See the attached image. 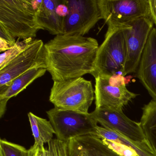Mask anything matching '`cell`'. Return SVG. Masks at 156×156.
I'll use <instances>...</instances> for the list:
<instances>
[{
  "mask_svg": "<svg viewBox=\"0 0 156 156\" xmlns=\"http://www.w3.org/2000/svg\"><path fill=\"white\" fill-rule=\"evenodd\" d=\"M98 41L79 35H56L44 44L47 71L55 81L94 76L99 48Z\"/></svg>",
  "mask_w": 156,
  "mask_h": 156,
  "instance_id": "obj_1",
  "label": "cell"
},
{
  "mask_svg": "<svg viewBox=\"0 0 156 156\" xmlns=\"http://www.w3.org/2000/svg\"><path fill=\"white\" fill-rule=\"evenodd\" d=\"M41 1L0 0V24L14 38L27 40L43 30L37 20L36 10Z\"/></svg>",
  "mask_w": 156,
  "mask_h": 156,
  "instance_id": "obj_2",
  "label": "cell"
},
{
  "mask_svg": "<svg viewBox=\"0 0 156 156\" xmlns=\"http://www.w3.org/2000/svg\"><path fill=\"white\" fill-rule=\"evenodd\" d=\"M129 27L108 26L98 51L94 77L123 76L127 55L126 33Z\"/></svg>",
  "mask_w": 156,
  "mask_h": 156,
  "instance_id": "obj_3",
  "label": "cell"
},
{
  "mask_svg": "<svg viewBox=\"0 0 156 156\" xmlns=\"http://www.w3.org/2000/svg\"><path fill=\"white\" fill-rule=\"evenodd\" d=\"M94 95L92 82L81 77L54 82L49 100L59 109L87 114Z\"/></svg>",
  "mask_w": 156,
  "mask_h": 156,
  "instance_id": "obj_4",
  "label": "cell"
},
{
  "mask_svg": "<svg viewBox=\"0 0 156 156\" xmlns=\"http://www.w3.org/2000/svg\"><path fill=\"white\" fill-rule=\"evenodd\" d=\"M57 139L67 142L75 138L92 135L98 126L91 113H79L54 107L46 112Z\"/></svg>",
  "mask_w": 156,
  "mask_h": 156,
  "instance_id": "obj_5",
  "label": "cell"
},
{
  "mask_svg": "<svg viewBox=\"0 0 156 156\" xmlns=\"http://www.w3.org/2000/svg\"><path fill=\"white\" fill-rule=\"evenodd\" d=\"M101 18L108 26L127 25L150 17L148 0H98Z\"/></svg>",
  "mask_w": 156,
  "mask_h": 156,
  "instance_id": "obj_6",
  "label": "cell"
},
{
  "mask_svg": "<svg viewBox=\"0 0 156 156\" xmlns=\"http://www.w3.org/2000/svg\"><path fill=\"white\" fill-rule=\"evenodd\" d=\"M69 13L63 34L84 36L102 20L98 0H66Z\"/></svg>",
  "mask_w": 156,
  "mask_h": 156,
  "instance_id": "obj_7",
  "label": "cell"
},
{
  "mask_svg": "<svg viewBox=\"0 0 156 156\" xmlns=\"http://www.w3.org/2000/svg\"><path fill=\"white\" fill-rule=\"evenodd\" d=\"M44 44L42 40L33 41L21 53L0 70V92L30 69L37 66L46 68Z\"/></svg>",
  "mask_w": 156,
  "mask_h": 156,
  "instance_id": "obj_8",
  "label": "cell"
},
{
  "mask_svg": "<svg viewBox=\"0 0 156 156\" xmlns=\"http://www.w3.org/2000/svg\"><path fill=\"white\" fill-rule=\"evenodd\" d=\"M128 24L129 27L126 33L127 55L124 76L136 72L154 23L149 17H143Z\"/></svg>",
  "mask_w": 156,
  "mask_h": 156,
  "instance_id": "obj_9",
  "label": "cell"
},
{
  "mask_svg": "<svg viewBox=\"0 0 156 156\" xmlns=\"http://www.w3.org/2000/svg\"><path fill=\"white\" fill-rule=\"evenodd\" d=\"M91 114L93 118L103 127L113 130L132 141L148 142L139 123L127 117L123 110L95 108Z\"/></svg>",
  "mask_w": 156,
  "mask_h": 156,
  "instance_id": "obj_10",
  "label": "cell"
},
{
  "mask_svg": "<svg viewBox=\"0 0 156 156\" xmlns=\"http://www.w3.org/2000/svg\"><path fill=\"white\" fill-rule=\"evenodd\" d=\"M95 108L123 110V108L138 95L128 90L126 85L117 86L111 83L107 76L95 77Z\"/></svg>",
  "mask_w": 156,
  "mask_h": 156,
  "instance_id": "obj_11",
  "label": "cell"
},
{
  "mask_svg": "<svg viewBox=\"0 0 156 156\" xmlns=\"http://www.w3.org/2000/svg\"><path fill=\"white\" fill-rule=\"evenodd\" d=\"M136 73L151 96L156 99V28L150 34Z\"/></svg>",
  "mask_w": 156,
  "mask_h": 156,
  "instance_id": "obj_12",
  "label": "cell"
},
{
  "mask_svg": "<svg viewBox=\"0 0 156 156\" xmlns=\"http://www.w3.org/2000/svg\"><path fill=\"white\" fill-rule=\"evenodd\" d=\"M67 144L68 156H121L91 135L73 139Z\"/></svg>",
  "mask_w": 156,
  "mask_h": 156,
  "instance_id": "obj_13",
  "label": "cell"
},
{
  "mask_svg": "<svg viewBox=\"0 0 156 156\" xmlns=\"http://www.w3.org/2000/svg\"><path fill=\"white\" fill-rule=\"evenodd\" d=\"M59 0H42L36 10L37 20L43 30L52 35L63 34L65 19L57 12Z\"/></svg>",
  "mask_w": 156,
  "mask_h": 156,
  "instance_id": "obj_14",
  "label": "cell"
},
{
  "mask_svg": "<svg viewBox=\"0 0 156 156\" xmlns=\"http://www.w3.org/2000/svg\"><path fill=\"white\" fill-rule=\"evenodd\" d=\"M46 71L45 67H34L15 78L6 89L0 92V117L5 114L7 103L11 98L18 95L34 81L44 75Z\"/></svg>",
  "mask_w": 156,
  "mask_h": 156,
  "instance_id": "obj_15",
  "label": "cell"
},
{
  "mask_svg": "<svg viewBox=\"0 0 156 156\" xmlns=\"http://www.w3.org/2000/svg\"><path fill=\"white\" fill-rule=\"evenodd\" d=\"M91 136L101 140L113 141L134 151L137 156H156L148 142H135L120 134L102 126H97Z\"/></svg>",
  "mask_w": 156,
  "mask_h": 156,
  "instance_id": "obj_16",
  "label": "cell"
},
{
  "mask_svg": "<svg viewBox=\"0 0 156 156\" xmlns=\"http://www.w3.org/2000/svg\"><path fill=\"white\" fill-rule=\"evenodd\" d=\"M139 124L147 141L156 155V99H152L142 108Z\"/></svg>",
  "mask_w": 156,
  "mask_h": 156,
  "instance_id": "obj_17",
  "label": "cell"
},
{
  "mask_svg": "<svg viewBox=\"0 0 156 156\" xmlns=\"http://www.w3.org/2000/svg\"><path fill=\"white\" fill-rule=\"evenodd\" d=\"M28 117L34 138V145L43 147L44 144L49 143L55 134L52 125L50 121L32 112L28 113Z\"/></svg>",
  "mask_w": 156,
  "mask_h": 156,
  "instance_id": "obj_18",
  "label": "cell"
},
{
  "mask_svg": "<svg viewBox=\"0 0 156 156\" xmlns=\"http://www.w3.org/2000/svg\"><path fill=\"white\" fill-rule=\"evenodd\" d=\"M32 41L33 39L24 40L21 42L18 40L13 47L1 54L0 55V70L21 53Z\"/></svg>",
  "mask_w": 156,
  "mask_h": 156,
  "instance_id": "obj_19",
  "label": "cell"
},
{
  "mask_svg": "<svg viewBox=\"0 0 156 156\" xmlns=\"http://www.w3.org/2000/svg\"><path fill=\"white\" fill-rule=\"evenodd\" d=\"M0 151L4 156H29V150L5 139L0 140Z\"/></svg>",
  "mask_w": 156,
  "mask_h": 156,
  "instance_id": "obj_20",
  "label": "cell"
},
{
  "mask_svg": "<svg viewBox=\"0 0 156 156\" xmlns=\"http://www.w3.org/2000/svg\"><path fill=\"white\" fill-rule=\"evenodd\" d=\"M48 144L49 156H68L67 142L55 139Z\"/></svg>",
  "mask_w": 156,
  "mask_h": 156,
  "instance_id": "obj_21",
  "label": "cell"
},
{
  "mask_svg": "<svg viewBox=\"0 0 156 156\" xmlns=\"http://www.w3.org/2000/svg\"><path fill=\"white\" fill-rule=\"evenodd\" d=\"M14 38L2 25L0 24V51H6L16 43Z\"/></svg>",
  "mask_w": 156,
  "mask_h": 156,
  "instance_id": "obj_22",
  "label": "cell"
},
{
  "mask_svg": "<svg viewBox=\"0 0 156 156\" xmlns=\"http://www.w3.org/2000/svg\"><path fill=\"white\" fill-rule=\"evenodd\" d=\"M29 156H49V151L44 147L34 145L29 150Z\"/></svg>",
  "mask_w": 156,
  "mask_h": 156,
  "instance_id": "obj_23",
  "label": "cell"
},
{
  "mask_svg": "<svg viewBox=\"0 0 156 156\" xmlns=\"http://www.w3.org/2000/svg\"><path fill=\"white\" fill-rule=\"evenodd\" d=\"M150 17L156 26V0H148Z\"/></svg>",
  "mask_w": 156,
  "mask_h": 156,
  "instance_id": "obj_24",
  "label": "cell"
},
{
  "mask_svg": "<svg viewBox=\"0 0 156 156\" xmlns=\"http://www.w3.org/2000/svg\"><path fill=\"white\" fill-rule=\"evenodd\" d=\"M0 156H4L2 151H0Z\"/></svg>",
  "mask_w": 156,
  "mask_h": 156,
  "instance_id": "obj_25",
  "label": "cell"
}]
</instances>
